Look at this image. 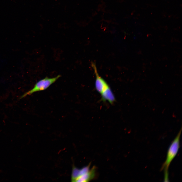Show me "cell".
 I'll use <instances>...</instances> for the list:
<instances>
[{
  "label": "cell",
  "instance_id": "1",
  "mask_svg": "<svg viewBox=\"0 0 182 182\" xmlns=\"http://www.w3.org/2000/svg\"><path fill=\"white\" fill-rule=\"evenodd\" d=\"M181 128L170 145L167 152L166 159L163 164L161 170L164 172V180L168 181V169L170 164L175 157L180 147V139Z\"/></svg>",
  "mask_w": 182,
  "mask_h": 182
},
{
  "label": "cell",
  "instance_id": "2",
  "mask_svg": "<svg viewBox=\"0 0 182 182\" xmlns=\"http://www.w3.org/2000/svg\"><path fill=\"white\" fill-rule=\"evenodd\" d=\"M61 76L60 75L53 78L46 77L37 81L33 87L30 90L26 92L20 98H22L27 95L33 93L44 90L48 88L52 84L55 82Z\"/></svg>",
  "mask_w": 182,
  "mask_h": 182
},
{
  "label": "cell",
  "instance_id": "3",
  "mask_svg": "<svg viewBox=\"0 0 182 182\" xmlns=\"http://www.w3.org/2000/svg\"><path fill=\"white\" fill-rule=\"evenodd\" d=\"M92 66L96 76L95 88L97 91L101 95L110 87L106 81L99 75L95 64L92 63Z\"/></svg>",
  "mask_w": 182,
  "mask_h": 182
},
{
  "label": "cell",
  "instance_id": "4",
  "mask_svg": "<svg viewBox=\"0 0 182 182\" xmlns=\"http://www.w3.org/2000/svg\"><path fill=\"white\" fill-rule=\"evenodd\" d=\"M96 168L94 166L82 175L75 179L73 181L87 182L95 178L97 176Z\"/></svg>",
  "mask_w": 182,
  "mask_h": 182
},
{
  "label": "cell",
  "instance_id": "5",
  "mask_svg": "<svg viewBox=\"0 0 182 182\" xmlns=\"http://www.w3.org/2000/svg\"><path fill=\"white\" fill-rule=\"evenodd\" d=\"M101 100L103 101H108L110 104H113L116 101V99L110 87L101 95Z\"/></svg>",
  "mask_w": 182,
  "mask_h": 182
}]
</instances>
